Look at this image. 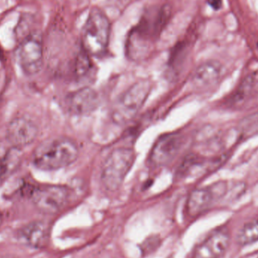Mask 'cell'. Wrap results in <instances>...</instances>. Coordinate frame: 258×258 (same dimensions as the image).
I'll list each match as a JSON object with an SVG mask.
<instances>
[{"label": "cell", "mask_w": 258, "mask_h": 258, "mask_svg": "<svg viewBox=\"0 0 258 258\" xmlns=\"http://www.w3.org/2000/svg\"><path fill=\"white\" fill-rule=\"evenodd\" d=\"M80 155L79 146L66 137L49 138L37 146L32 162L38 169L54 171L70 166Z\"/></svg>", "instance_id": "obj_1"}, {"label": "cell", "mask_w": 258, "mask_h": 258, "mask_svg": "<svg viewBox=\"0 0 258 258\" xmlns=\"http://www.w3.org/2000/svg\"><path fill=\"white\" fill-rule=\"evenodd\" d=\"M183 144V135L179 132H171L162 135L152 147L149 162L155 167L168 165L177 157Z\"/></svg>", "instance_id": "obj_7"}, {"label": "cell", "mask_w": 258, "mask_h": 258, "mask_svg": "<svg viewBox=\"0 0 258 258\" xmlns=\"http://www.w3.org/2000/svg\"><path fill=\"white\" fill-rule=\"evenodd\" d=\"M209 3L215 10H218L222 6V0H209Z\"/></svg>", "instance_id": "obj_18"}, {"label": "cell", "mask_w": 258, "mask_h": 258, "mask_svg": "<svg viewBox=\"0 0 258 258\" xmlns=\"http://www.w3.org/2000/svg\"><path fill=\"white\" fill-rule=\"evenodd\" d=\"M135 162V150L119 147L108 155L103 164L101 180L107 190L116 191L122 186Z\"/></svg>", "instance_id": "obj_3"}, {"label": "cell", "mask_w": 258, "mask_h": 258, "mask_svg": "<svg viewBox=\"0 0 258 258\" xmlns=\"http://www.w3.org/2000/svg\"><path fill=\"white\" fill-rule=\"evenodd\" d=\"M71 190L68 186L58 184H43L33 186L30 198L35 207L42 213L54 215L69 203Z\"/></svg>", "instance_id": "obj_5"}, {"label": "cell", "mask_w": 258, "mask_h": 258, "mask_svg": "<svg viewBox=\"0 0 258 258\" xmlns=\"http://www.w3.org/2000/svg\"><path fill=\"white\" fill-rule=\"evenodd\" d=\"M222 74V66L216 60H208L196 69L192 81L195 87L205 89L211 87L219 80Z\"/></svg>", "instance_id": "obj_13"}, {"label": "cell", "mask_w": 258, "mask_h": 258, "mask_svg": "<svg viewBox=\"0 0 258 258\" xmlns=\"http://www.w3.org/2000/svg\"><path fill=\"white\" fill-rule=\"evenodd\" d=\"M2 222H3V215L0 213V225H1Z\"/></svg>", "instance_id": "obj_19"}, {"label": "cell", "mask_w": 258, "mask_h": 258, "mask_svg": "<svg viewBox=\"0 0 258 258\" xmlns=\"http://www.w3.org/2000/svg\"><path fill=\"white\" fill-rule=\"evenodd\" d=\"M152 90V83L141 80L133 83L118 98L112 109L113 121L126 124L134 119L142 109Z\"/></svg>", "instance_id": "obj_4"}, {"label": "cell", "mask_w": 258, "mask_h": 258, "mask_svg": "<svg viewBox=\"0 0 258 258\" xmlns=\"http://www.w3.org/2000/svg\"><path fill=\"white\" fill-rule=\"evenodd\" d=\"M111 24L108 17L98 8L89 12L82 31V47L91 57L105 54L110 42Z\"/></svg>", "instance_id": "obj_2"}, {"label": "cell", "mask_w": 258, "mask_h": 258, "mask_svg": "<svg viewBox=\"0 0 258 258\" xmlns=\"http://www.w3.org/2000/svg\"><path fill=\"white\" fill-rule=\"evenodd\" d=\"M18 237L27 246L34 248H45L49 241V226L42 221H33L20 229Z\"/></svg>", "instance_id": "obj_11"}, {"label": "cell", "mask_w": 258, "mask_h": 258, "mask_svg": "<svg viewBox=\"0 0 258 258\" xmlns=\"http://www.w3.org/2000/svg\"><path fill=\"white\" fill-rule=\"evenodd\" d=\"M254 86V80L251 77H246L245 80L241 83L239 87L235 91L232 95L230 101L233 105H240L246 100L247 97L250 95L251 89Z\"/></svg>", "instance_id": "obj_16"}, {"label": "cell", "mask_w": 258, "mask_h": 258, "mask_svg": "<svg viewBox=\"0 0 258 258\" xmlns=\"http://www.w3.org/2000/svg\"><path fill=\"white\" fill-rule=\"evenodd\" d=\"M217 199H219V197L214 185L194 189L189 194L186 202L188 215L191 218H197L203 215Z\"/></svg>", "instance_id": "obj_12"}, {"label": "cell", "mask_w": 258, "mask_h": 258, "mask_svg": "<svg viewBox=\"0 0 258 258\" xmlns=\"http://www.w3.org/2000/svg\"><path fill=\"white\" fill-rule=\"evenodd\" d=\"M230 242L231 235L228 229H216L196 246L192 258L223 257L230 247Z\"/></svg>", "instance_id": "obj_8"}, {"label": "cell", "mask_w": 258, "mask_h": 258, "mask_svg": "<svg viewBox=\"0 0 258 258\" xmlns=\"http://www.w3.org/2000/svg\"><path fill=\"white\" fill-rule=\"evenodd\" d=\"M17 60L23 72L27 76L37 74L43 65V45L38 33H32L20 42Z\"/></svg>", "instance_id": "obj_6"}, {"label": "cell", "mask_w": 258, "mask_h": 258, "mask_svg": "<svg viewBox=\"0 0 258 258\" xmlns=\"http://www.w3.org/2000/svg\"><path fill=\"white\" fill-rule=\"evenodd\" d=\"M21 149L11 145L7 141L0 143V178L12 174L19 165Z\"/></svg>", "instance_id": "obj_14"}, {"label": "cell", "mask_w": 258, "mask_h": 258, "mask_svg": "<svg viewBox=\"0 0 258 258\" xmlns=\"http://www.w3.org/2000/svg\"><path fill=\"white\" fill-rule=\"evenodd\" d=\"M67 104L71 113L78 116L92 113L99 105L98 93L90 87L78 89L69 95Z\"/></svg>", "instance_id": "obj_10"}, {"label": "cell", "mask_w": 258, "mask_h": 258, "mask_svg": "<svg viewBox=\"0 0 258 258\" xmlns=\"http://www.w3.org/2000/svg\"><path fill=\"white\" fill-rule=\"evenodd\" d=\"M39 128L29 118L18 116L14 118L6 129V141L17 148L22 149L33 144L37 138Z\"/></svg>", "instance_id": "obj_9"}, {"label": "cell", "mask_w": 258, "mask_h": 258, "mask_svg": "<svg viewBox=\"0 0 258 258\" xmlns=\"http://www.w3.org/2000/svg\"><path fill=\"white\" fill-rule=\"evenodd\" d=\"M237 243L240 246H246L255 243L258 241V218L247 223L238 233Z\"/></svg>", "instance_id": "obj_15"}, {"label": "cell", "mask_w": 258, "mask_h": 258, "mask_svg": "<svg viewBox=\"0 0 258 258\" xmlns=\"http://www.w3.org/2000/svg\"><path fill=\"white\" fill-rule=\"evenodd\" d=\"M89 57L91 56L83 51V53H82L77 58V63H76V71H77V75L79 77H85L91 69L92 63H91Z\"/></svg>", "instance_id": "obj_17"}]
</instances>
